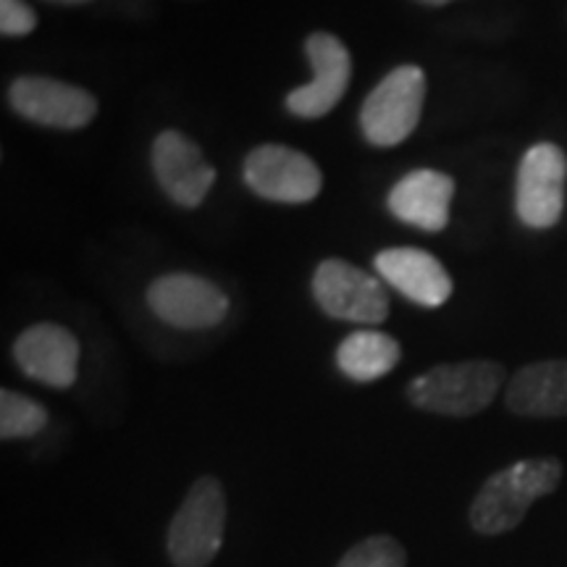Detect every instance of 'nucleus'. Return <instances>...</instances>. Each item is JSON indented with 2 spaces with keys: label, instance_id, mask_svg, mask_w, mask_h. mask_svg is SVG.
I'll return each mask as SVG.
<instances>
[{
  "label": "nucleus",
  "instance_id": "7",
  "mask_svg": "<svg viewBox=\"0 0 567 567\" xmlns=\"http://www.w3.org/2000/svg\"><path fill=\"white\" fill-rule=\"evenodd\" d=\"M567 155L555 142H536L520 158L515 176V213L523 226L544 231L565 210Z\"/></svg>",
  "mask_w": 567,
  "mask_h": 567
},
{
  "label": "nucleus",
  "instance_id": "16",
  "mask_svg": "<svg viewBox=\"0 0 567 567\" xmlns=\"http://www.w3.org/2000/svg\"><path fill=\"white\" fill-rule=\"evenodd\" d=\"M402 360V347L394 337L375 329H358L337 347V368L350 381L371 384L389 375Z\"/></svg>",
  "mask_w": 567,
  "mask_h": 567
},
{
  "label": "nucleus",
  "instance_id": "9",
  "mask_svg": "<svg viewBox=\"0 0 567 567\" xmlns=\"http://www.w3.org/2000/svg\"><path fill=\"white\" fill-rule=\"evenodd\" d=\"M9 105L24 122L61 132L84 130L97 116V97L90 90L42 74L17 76L9 87Z\"/></svg>",
  "mask_w": 567,
  "mask_h": 567
},
{
  "label": "nucleus",
  "instance_id": "5",
  "mask_svg": "<svg viewBox=\"0 0 567 567\" xmlns=\"http://www.w3.org/2000/svg\"><path fill=\"white\" fill-rule=\"evenodd\" d=\"M313 300L329 318L360 326H379L389 318L386 287L375 276L347 260L329 258L313 274Z\"/></svg>",
  "mask_w": 567,
  "mask_h": 567
},
{
  "label": "nucleus",
  "instance_id": "21",
  "mask_svg": "<svg viewBox=\"0 0 567 567\" xmlns=\"http://www.w3.org/2000/svg\"><path fill=\"white\" fill-rule=\"evenodd\" d=\"M51 3H61V6H84V3H92V0H51Z\"/></svg>",
  "mask_w": 567,
  "mask_h": 567
},
{
  "label": "nucleus",
  "instance_id": "1",
  "mask_svg": "<svg viewBox=\"0 0 567 567\" xmlns=\"http://www.w3.org/2000/svg\"><path fill=\"white\" fill-rule=\"evenodd\" d=\"M563 463L557 457H526L492 473L473 496L467 520L481 536L515 530L538 499L557 492Z\"/></svg>",
  "mask_w": 567,
  "mask_h": 567
},
{
  "label": "nucleus",
  "instance_id": "19",
  "mask_svg": "<svg viewBox=\"0 0 567 567\" xmlns=\"http://www.w3.org/2000/svg\"><path fill=\"white\" fill-rule=\"evenodd\" d=\"M38 27V13H34L24 0H0V32L3 38H24Z\"/></svg>",
  "mask_w": 567,
  "mask_h": 567
},
{
  "label": "nucleus",
  "instance_id": "2",
  "mask_svg": "<svg viewBox=\"0 0 567 567\" xmlns=\"http://www.w3.org/2000/svg\"><path fill=\"white\" fill-rule=\"evenodd\" d=\"M505 365L494 360L434 365L415 375L405 389L408 402L423 413L444 417H473L492 405L505 384Z\"/></svg>",
  "mask_w": 567,
  "mask_h": 567
},
{
  "label": "nucleus",
  "instance_id": "20",
  "mask_svg": "<svg viewBox=\"0 0 567 567\" xmlns=\"http://www.w3.org/2000/svg\"><path fill=\"white\" fill-rule=\"evenodd\" d=\"M415 3H421V6H429V9H442V6L457 3V0H415Z\"/></svg>",
  "mask_w": 567,
  "mask_h": 567
},
{
  "label": "nucleus",
  "instance_id": "8",
  "mask_svg": "<svg viewBox=\"0 0 567 567\" xmlns=\"http://www.w3.org/2000/svg\"><path fill=\"white\" fill-rule=\"evenodd\" d=\"M243 179L255 195L279 205H305L323 189V174L310 155L289 145L252 147L243 163Z\"/></svg>",
  "mask_w": 567,
  "mask_h": 567
},
{
  "label": "nucleus",
  "instance_id": "15",
  "mask_svg": "<svg viewBox=\"0 0 567 567\" xmlns=\"http://www.w3.org/2000/svg\"><path fill=\"white\" fill-rule=\"evenodd\" d=\"M505 405L520 417H567V360H538L509 379Z\"/></svg>",
  "mask_w": 567,
  "mask_h": 567
},
{
  "label": "nucleus",
  "instance_id": "18",
  "mask_svg": "<svg viewBox=\"0 0 567 567\" xmlns=\"http://www.w3.org/2000/svg\"><path fill=\"white\" fill-rule=\"evenodd\" d=\"M334 567H408V549L394 536L375 534L347 549Z\"/></svg>",
  "mask_w": 567,
  "mask_h": 567
},
{
  "label": "nucleus",
  "instance_id": "13",
  "mask_svg": "<svg viewBox=\"0 0 567 567\" xmlns=\"http://www.w3.org/2000/svg\"><path fill=\"white\" fill-rule=\"evenodd\" d=\"M373 266L389 287L421 308H442L455 292V284L442 260L421 247H386L375 255Z\"/></svg>",
  "mask_w": 567,
  "mask_h": 567
},
{
  "label": "nucleus",
  "instance_id": "3",
  "mask_svg": "<svg viewBox=\"0 0 567 567\" xmlns=\"http://www.w3.org/2000/svg\"><path fill=\"white\" fill-rule=\"evenodd\" d=\"M226 492L216 476H200L168 523L166 555L174 567H210L224 547Z\"/></svg>",
  "mask_w": 567,
  "mask_h": 567
},
{
  "label": "nucleus",
  "instance_id": "6",
  "mask_svg": "<svg viewBox=\"0 0 567 567\" xmlns=\"http://www.w3.org/2000/svg\"><path fill=\"white\" fill-rule=\"evenodd\" d=\"M151 313L172 329L205 331L216 329L229 316V295L218 284L197 274L174 271L151 281L145 292Z\"/></svg>",
  "mask_w": 567,
  "mask_h": 567
},
{
  "label": "nucleus",
  "instance_id": "4",
  "mask_svg": "<svg viewBox=\"0 0 567 567\" xmlns=\"http://www.w3.org/2000/svg\"><path fill=\"white\" fill-rule=\"evenodd\" d=\"M425 103V74L415 63L396 66L371 90L360 109L368 145L396 147L417 130Z\"/></svg>",
  "mask_w": 567,
  "mask_h": 567
},
{
  "label": "nucleus",
  "instance_id": "12",
  "mask_svg": "<svg viewBox=\"0 0 567 567\" xmlns=\"http://www.w3.org/2000/svg\"><path fill=\"white\" fill-rule=\"evenodd\" d=\"M80 339L61 323H34L13 342V363L27 379L51 389H71L80 375Z\"/></svg>",
  "mask_w": 567,
  "mask_h": 567
},
{
  "label": "nucleus",
  "instance_id": "14",
  "mask_svg": "<svg viewBox=\"0 0 567 567\" xmlns=\"http://www.w3.org/2000/svg\"><path fill=\"white\" fill-rule=\"evenodd\" d=\"M455 179L436 168H415L389 189L386 208L400 224L436 234L450 224Z\"/></svg>",
  "mask_w": 567,
  "mask_h": 567
},
{
  "label": "nucleus",
  "instance_id": "17",
  "mask_svg": "<svg viewBox=\"0 0 567 567\" xmlns=\"http://www.w3.org/2000/svg\"><path fill=\"white\" fill-rule=\"evenodd\" d=\"M48 425V410L32 396L3 389L0 392V439L19 442V439L38 436Z\"/></svg>",
  "mask_w": 567,
  "mask_h": 567
},
{
  "label": "nucleus",
  "instance_id": "11",
  "mask_svg": "<svg viewBox=\"0 0 567 567\" xmlns=\"http://www.w3.org/2000/svg\"><path fill=\"white\" fill-rule=\"evenodd\" d=\"M305 53H308L310 66H313V80L302 87L292 90L284 101L287 109L297 118H321L331 113L344 97L352 76V55L337 34L313 32L305 40Z\"/></svg>",
  "mask_w": 567,
  "mask_h": 567
},
{
  "label": "nucleus",
  "instance_id": "10",
  "mask_svg": "<svg viewBox=\"0 0 567 567\" xmlns=\"http://www.w3.org/2000/svg\"><path fill=\"white\" fill-rule=\"evenodd\" d=\"M151 166L161 193L184 210L200 208L216 184V168L200 145L179 130H166L153 140Z\"/></svg>",
  "mask_w": 567,
  "mask_h": 567
}]
</instances>
